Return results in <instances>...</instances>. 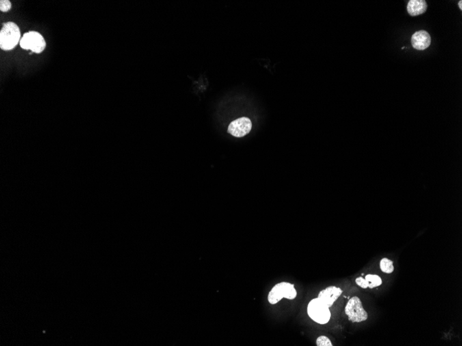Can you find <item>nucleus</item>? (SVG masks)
Segmentation results:
<instances>
[{
    "label": "nucleus",
    "mask_w": 462,
    "mask_h": 346,
    "mask_svg": "<svg viewBox=\"0 0 462 346\" xmlns=\"http://www.w3.org/2000/svg\"><path fill=\"white\" fill-rule=\"evenodd\" d=\"M19 27L14 22H7L3 24L0 32V47L5 51L14 49L20 42Z\"/></svg>",
    "instance_id": "obj_1"
},
{
    "label": "nucleus",
    "mask_w": 462,
    "mask_h": 346,
    "mask_svg": "<svg viewBox=\"0 0 462 346\" xmlns=\"http://www.w3.org/2000/svg\"><path fill=\"white\" fill-rule=\"evenodd\" d=\"M309 317L319 324H326L331 319V312L329 307L319 299H312L307 306Z\"/></svg>",
    "instance_id": "obj_2"
},
{
    "label": "nucleus",
    "mask_w": 462,
    "mask_h": 346,
    "mask_svg": "<svg viewBox=\"0 0 462 346\" xmlns=\"http://www.w3.org/2000/svg\"><path fill=\"white\" fill-rule=\"evenodd\" d=\"M297 297L294 285L287 282L279 283L272 288L268 295V301L272 305L276 304L283 298L293 300Z\"/></svg>",
    "instance_id": "obj_3"
},
{
    "label": "nucleus",
    "mask_w": 462,
    "mask_h": 346,
    "mask_svg": "<svg viewBox=\"0 0 462 346\" xmlns=\"http://www.w3.org/2000/svg\"><path fill=\"white\" fill-rule=\"evenodd\" d=\"M344 312L348 319L353 323L363 322L368 318V312L363 308L362 302L358 297H353L348 301Z\"/></svg>",
    "instance_id": "obj_4"
},
{
    "label": "nucleus",
    "mask_w": 462,
    "mask_h": 346,
    "mask_svg": "<svg viewBox=\"0 0 462 346\" xmlns=\"http://www.w3.org/2000/svg\"><path fill=\"white\" fill-rule=\"evenodd\" d=\"M20 46L25 50H31L35 53H40L45 49L46 42L42 35L36 31L25 33L20 42Z\"/></svg>",
    "instance_id": "obj_5"
},
{
    "label": "nucleus",
    "mask_w": 462,
    "mask_h": 346,
    "mask_svg": "<svg viewBox=\"0 0 462 346\" xmlns=\"http://www.w3.org/2000/svg\"><path fill=\"white\" fill-rule=\"evenodd\" d=\"M252 129V122L250 119L242 117L230 122L228 132L235 137H241L247 135Z\"/></svg>",
    "instance_id": "obj_6"
},
{
    "label": "nucleus",
    "mask_w": 462,
    "mask_h": 346,
    "mask_svg": "<svg viewBox=\"0 0 462 346\" xmlns=\"http://www.w3.org/2000/svg\"><path fill=\"white\" fill-rule=\"evenodd\" d=\"M342 293V290L340 288L330 286L320 291L318 294V298L330 308Z\"/></svg>",
    "instance_id": "obj_7"
},
{
    "label": "nucleus",
    "mask_w": 462,
    "mask_h": 346,
    "mask_svg": "<svg viewBox=\"0 0 462 346\" xmlns=\"http://www.w3.org/2000/svg\"><path fill=\"white\" fill-rule=\"evenodd\" d=\"M411 42L415 49L423 51L429 47L431 44V38L427 31H417L412 36Z\"/></svg>",
    "instance_id": "obj_8"
},
{
    "label": "nucleus",
    "mask_w": 462,
    "mask_h": 346,
    "mask_svg": "<svg viewBox=\"0 0 462 346\" xmlns=\"http://www.w3.org/2000/svg\"><path fill=\"white\" fill-rule=\"evenodd\" d=\"M407 10L412 16H419L427 10V4L424 0H411L408 4Z\"/></svg>",
    "instance_id": "obj_9"
},
{
    "label": "nucleus",
    "mask_w": 462,
    "mask_h": 346,
    "mask_svg": "<svg viewBox=\"0 0 462 346\" xmlns=\"http://www.w3.org/2000/svg\"><path fill=\"white\" fill-rule=\"evenodd\" d=\"M366 280L368 283V288L373 289L376 287H379L382 284V279L381 277L376 274H368L366 276Z\"/></svg>",
    "instance_id": "obj_10"
},
{
    "label": "nucleus",
    "mask_w": 462,
    "mask_h": 346,
    "mask_svg": "<svg viewBox=\"0 0 462 346\" xmlns=\"http://www.w3.org/2000/svg\"><path fill=\"white\" fill-rule=\"evenodd\" d=\"M380 267H381V271L383 272L386 273V274H391L394 271V269L393 261L387 258H383L381 260Z\"/></svg>",
    "instance_id": "obj_11"
},
{
    "label": "nucleus",
    "mask_w": 462,
    "mask_h": 346,
    "mask_svg": "<svg viewBox=\"0 0 462 346\" xmlns=\"http://www.w3.org/2000/svg\"><path fill=\"white\" fill-rule=\"evenodd\" d=\"M316 345L318 346H332V343L329 338L325 336H320L316 340Z\"/></svg>",
    "instance_id": "obj_12"
},
{
    "label": "nucleus",
    "mask_w": 462,
    "mask_h": 346,
    "mask_svg": "<svg viewBox=\"0 0 462 346\" xmlns=\"http://www.w3.org/2000/svg\"><path fill=\"white\" fill-rule=\"evenodd\" d=\"M11 8V3L9 0H1L0 1V11L2 12H8Z\"/></svg>",
    "instance_id": "obj_13"
},
{
    "label": "nucleus",
    "mask_w": 462,
    "mask_h": 346,
    "mask_svg": "<svg viewBox=\"0 0 462 346\" xmlns=\"http://www.w3.org/2000/svg\"><path fill=\"white\" fill-rule=\"evenodd\" d=\"M356 284H357L358 286H360L361 288H363V289L368 288V283L366 280V279L363 278V277H358V278L356 279Z\"/></svg>",
    "instance_id": "obj_14"
},
{
    "label": "nucleus",
    "mask_w": 462,
    "mask_h": 346,
    "mask_svg": "<svg viewBox=\"0 0 462 346\" xmlns=\"http://www.w3.org/2000/svg\"><path fill=\"white\" fill-rule=\"evenodd\" d=\"M461 4H462V1H459V9H461H461H462V5H461Z\"/></svg>",
    "instance_id": "obj_15"
}]
</instances>
